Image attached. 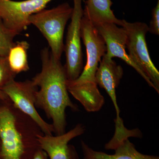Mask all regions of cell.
Listing matches in <instances>:
<instances>
[{
  "mask_svg": "<svg viewBox=\"0 0 159 159\" xmlns=\"http://www.w3.org/2000/svg\"><path fill=\"white\" fill-rule=\"evenodd\" d=\"M41 58V71L32 79L39 88L35 93V105L52 120L54 133L59 135L66 133V109L77 111L78 107L69 97L66 72L61 60L54 58L48 48L43 49Z\"/></svg>",
  "mask_w": 159,
  "mask_h": 159,
  "instance_id": "1",
  "label": "cell"
},
{
  "mask_svg": "<svg viewBox=\"0 0 159 159\" xmlns=\"http://www.w3.org/2000/svg\"><path fill=\"white\" fill-rule=\"evenodd\" d=\"M0 99H3V100H9V97H7V95L4 93L2 91L0 90Z\"/></svg>",
  "mask_w": 159,
  "mask_h": 159,
  "instance_id": "19",
  "label": "cell"
},
{
  "mask_svg": "<svg viewBox=\"0 0 159 159\" xmlns=\"http://www.w3.org/2000/svg\"><path fill=\"white\" fill-rule=\"evenodd\" d=\"M95 26L105 41L107 56L111 58L115 57L121 58L133 68L145 79L149 86L154 89L152 83L126 53L127 34L124 28H119L114 23H104Z\"/></svg>",
  "mask_w": 159,
  "mask_h": 159,
  "instance_id": "9",
  "label": "cell"
},
{
  "mask_svg": "<svg viewBox=\"0 0 159 159\" xmlns=\"http://www.w3.org/2000/svg\"><path fill=\"white\" fill-rule=\"evenodd\" d=\"M0 159H3L1 155V142H0Z\"/></svg>",
  "mask_w": 159,
  "mask_h": 159,
  "instance_id": "20",
  "label": "cell"
},
{
  "mask_svg": "<svg viewBox=\"0 0 159 159\" xmlns=\"http://www.w3.org/2000/svg\"><path fill=\"white\" fill-rule=\"evenodd\" d=\"M16 75L10 69L7 57L0 56V90L15 80Z\"/></svg>",
  "mask_w": 159,
  "mask_h": 159,
  "instance_id": "16",
  "label": "cell"
},
{
  "mask_svg": "<svg viewBox=\"0 0 159 159\" xmlns=\"http://www.w3.org/2000/svg\"><path fill=\"white\" fill-rule=\"evenodd\" d=\"M123 75V70L121 66L118 65L112 58L106 54L102 57L96 74L97 85L104 89L110 97L116 112V128L123 126V121L120 117V109L117 102L116 89L118 87Z\"/></svg>",
  "mask_w": 159,
  "mask_h": 159,
  "instance_id": "11",
  "label": "cell"
},
{
  "mask_svg": "<svg viewBox=\"0 0 159 159\" xmlns=\"http://www.w3.org/2000/svg\"><path fill=\"white\" fill-rule=\"evenodd\" d=\"M81 38L86 51V63L79 77L74 81H69L91 87L96 86L98 85L96 72L101 58L106 53L107 47L102 35L84 13L81 23Z\"/></svg>",
  "mask_w": 159,
  "mask_h": 159,
  "instance_id": "5",
  "label": "cell"
},
{
  "mask_svg": "<svg viewBox=\"0 0 159 159\" xmlns=\"http://www.w3.org/2000/svg\"><path fill=\"white\" fill-rule=\"evenodd\" d=\"M73 9L68 3H62L50 9H43L29 18L30 25H34L45 38L52 55L61 60L64 51V32Z\"/></svg>",
  "mask_w": 159,
  "mask_h": 159,
  "instance_id": "3",
  "label": "cell"
},
{
  "mask_svg": "<svg viewBox=\"0 0 159 159\" xmlns=\"http://www.w3.org/2000/svg\"><path fill=\"white\" fill-rule=\"evenodd\" d=\"M121 27L127 34L126 48L128 55L152 83L154 89L159 93V72L152 61L146 41L148 26L144 23H130L122 20Z\"/></svg>",
  "mask_w": 159,
  "mask_h": 159,
  "instance_id": "4",
  "label": "cell"
},
{
  "mask_svg": "<svg viewBox=\"0 0 159 159\" xmlns=\"http://www.w3.org/2000/svg\"><path fill=\"white\" fill-rule=\"evenodd\" d=\"M18 34L8 29L0 18V56L7 57L9 51L15 43L14 38Z\"/></svg>",
  "mask_w": 159,
  "mask_h": 159,
  "instance_id": "15",
  "label": "cell"
},
{
  "mask_svg": "<svg viewBox=\"0 0 159 159\" xmlns=\"http://www.w3.org/2000/svg\"><path fill=\"white\" fill-rule=\"evenodd\" d=\"M152 18L148 26V32L152 34H159V0L152 12Z\"/></svg>",
  "mask_w": 159,
  "mask_h": 159,
  "instance_id": "17",
  "label": "cell"
},
{
  "mask_svg": "<svg viewBox=\"0 0 159 159\" xmlns=\"http://www.w3.org/2000/svg\"><path fill=\"white\" fill-rule=\"evenodd\" d=\"M37 124L9 100L0 99V142L3 159H33L41 149Z\"/></svg>",
  "mask_w": 159,
  "mask_h": 159,
  "instance_id": "2",
  "label": "cell"
},
{
  "mask_svg": "<svg viewBox=\"0 0 159 159\" xmlns=\"http://www.w3.org/2000/svg\"><path fill=\"white\" fill-rule=\"evenodd\" d=\"M33 159H49L48 155L42 149H40L35 153Z\"/></svg>",
  "mask_w": 159,
  "mask_h": 159,
  "instance_id": "18",
  "label": "cell"
},
{
  "mask_svg": "<svg viewBox=\"0 0 159 159\" xmlns=\"http://www.w3.org/2000/svg\"><path fill=\"white\" fill-rule=\"evenodd\" d=\"M30 45L25 41L16 42L11 47L7 56L11 71L17 75L29 70L27 52Z\"/></svg>",
  "mask_w": 159,
  "mask_h": 159,
  "instance_id": "14",
  "label": "cell"
},
{
  "mask_svg": "<svg viewBox=\"0 0 159 159\" xmlns=\"http://www.w3.org/2000/svg\"><path fill=\"white\" fill-rule=\"evenodd\" d=\"M38 89L32 80L24 81L13 80L2 89L9 97L13 105L22 112L30 117L41 129L44 134L52 135L54 129L41 118L35 105V95Z\"/></svg>",
  "mask_w": 159,
  "mask_h": 159,
  "instance_id": "7",
  "label": "cell"
},
{
  "mask_svg": "<svg viewBox=\"0 0 159 159\" xmlns=\"http://www.w3.org/2000/svg\"><path fill=\"white\" fill-rule=\"evenodd\" d=\"M83 13L94 26L104 23H114L122 25V20L116 17L111 9L113 2L111 0H86Z\"/></svg>",
  "mask_w": 159,
  "mask_h": 159,
  "instance_id": "13",
  "label": "cell"
},
{
  "mask_svg": "<svg viewBox=\"0 0 159 159\" xmlns=\"http://www.w3.org/2000/svg\"><path fill=\"white\" fill-rule=\"evenodd\" d=\"M84 159H159L158 156L143 154L137 150L128 139H125L115 149L113 154L97 151L84 141L81 142Z\"/></svg>",
  "mask_w": 159,
  "mask_h": 159,
  "instance_id": "12",
  "label": "cell"
},
{
  "mask_svg": "<svg viewBox=\"0 0 159 159\" xmlns=\"http://www.w3.org/2000/svg\"><path fill=\"white\" fill-rule=\"evenodd\" d=\"M85 128L77 124L68 132L54 136L41 134L38 140L41 149L45 152L49 159H79L76 149L69 143L72 139L84 133Z\"/></svg>",
  "mask_w": 159,
  "mask_h": 159,
  "instance_id": "10",
  "label": "cell"
},
{
  "mask_svg": "<svg viewBox=\"0 0 159 159\" xmlns=\"http://www.w3.org/2000/svg\"><path fill=\"white\" fill-rule=\"evenodd\" d=\"M52 1L0 0V18L8 29L20 34L30 25V16L45 9Z\"/></svg>",
  "mask_w": 159,
  "mask_h": 159,
  "instance_id": "8",
  "label": "cell"
},
{
  "mask_svg": "<svg viewBox=\"0 0 159 159\" xmlns=\"http://www.w3.org/2000/svg\"><path fill=\"white\" fill-rule=\"evenodd\" d=\"M74 7L71 21L68 29L64 51L65 67L68 81H74L79 77L83 69L81 45V23L83 9L82 0H73Z\"/></svg>",
  "mask_w": 159,
  "mask_h": 159,
  "instance_id": "6",
  "label": "cell"
}]
</instances>
